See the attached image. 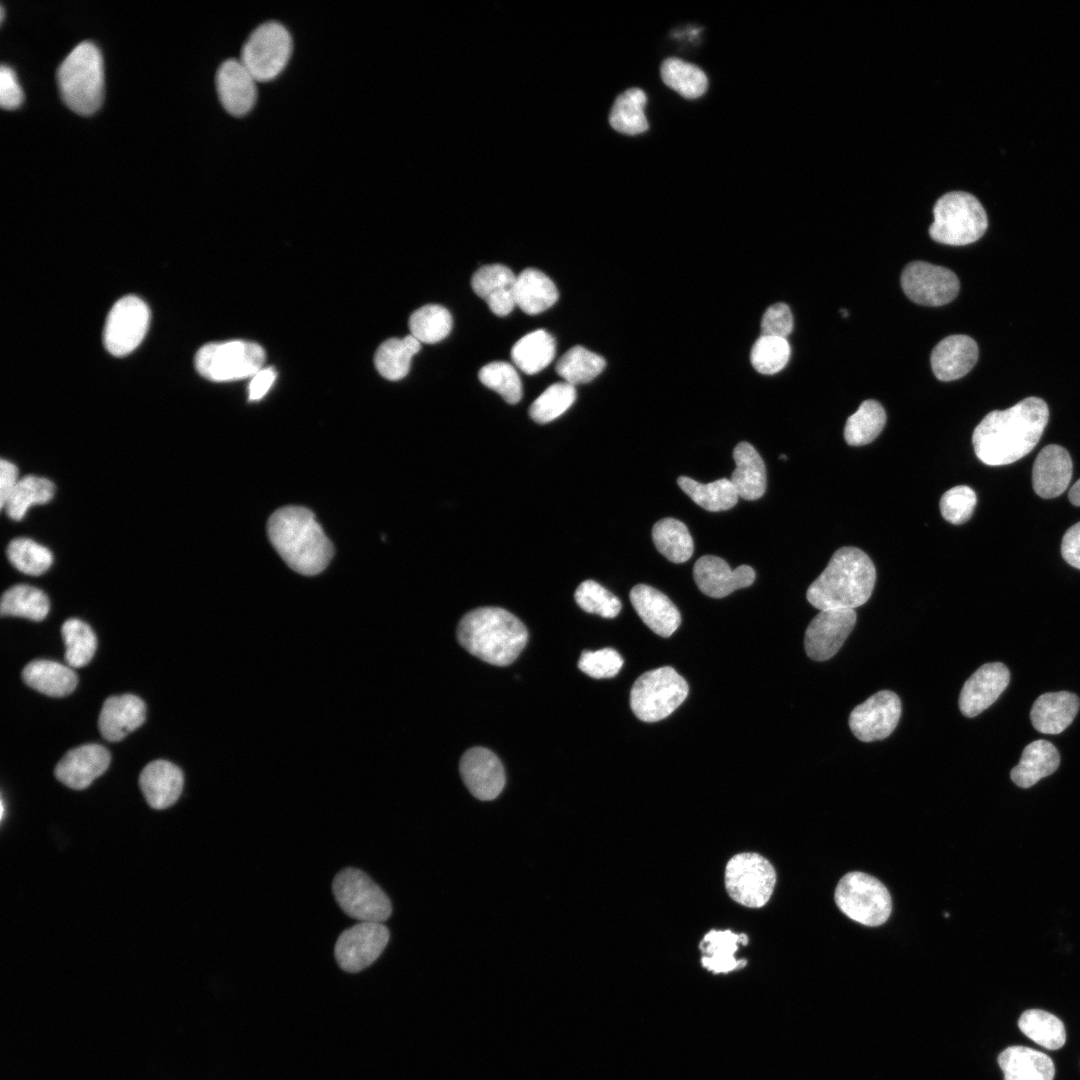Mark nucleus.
I'll return each instance as SVG.
<instances>
[{"instance_id":"3c124183","label":"nucleus","mask_w":1080,"mask_h":1080,"mask_svg":"<svg viewBox=\"0 0 1080 1080\" xmlns=\"http://www.w3.org/2000/svg\"><path fill=\"white\" fill-rule=\"evenodd\" d=\"M575 399L576 390L572 384L556 382L534 400L529 415L537 423H548L568 410Z\"/></svg>"},{"instance_id":"603ef678","label":"nucleus","mask_w":1080,"mask_h":1080,"mask_svg":"<svg viewBox=\"0 0 1080 1080\" xmlns=\"http://www.w3.org/2000/svg\"><path fill=\"white\" fill-rule=\"evenodd\" d=\"M790 353L786 338L761 335L752 346L750 360L756 371L772 375L786 366Z\"/></svg>"},{"instance_id":"9d476101","label":"nucleus","mask_w":1080,"mask_h":1080,"mask_svg":"<svg viewBox=\"0 0 1080 1080\" xmlns=\"http://www.w3.org/2000/svg\"><path fill=\"white\" fill-rule=\"evenodd\" d=\"M332 891L344 913L360 922L383 923L392 913L388 896L360 869L348 867L338 872Z\"/></svg>"},{"instance_id":"72a5a7b5","label":"nucleus","mask_w":1080,"mask_h":1080,"mask_svg":"<svg viewBox=\"0 0 1080 1080\" xmlns=\"http://www.w3.org/2000/svg\"><path fill=\"white\" fill-rule=\"evenodd\" d=\"M738 943L746 945L748 937L745 934H735L730 930L709 931L703 938L699 948L703 954L701 963L704 968L713 972L728 973L746 965V960L736 959L735 953Z\"/></svg>"},{"instance_id":"4d7b16f0","label":"nucleus","mask_w":1080,"mask_h":1080,"mask_svg":"<svg viewBox=\"0 0 1080 1080\" xmlns=\"http://www.w3.org/2000/svg\"><path fill=\"white\" fill-rule=\"evenodd\" d=\"M621 655L612 648L583 651L578 661L579 669L592 678H612L623 666Z\"/></svg>"},{"instance_id":"338daca9","label":"nucleus","mask_w":1080,"mask_h":1080,"mask_svg":"<svg viewBox=\"0 0 1080 1080\" xmlns=\"http://www.w3.org/2000/svg\"><path fill=\"white\" fill-rule=\"evenodd\" d=\"M3 19H4V7L2 6L1 7V22L3 21Z\"/></svg>"},{"instance_id":"13d9d810","label":"nucleus","mask_w":1080,"mask_h":1080,"mask_svg":"<svg viewBox=\"0 0 1080 1080\" xmlns=\"http://www.w3.org/2000/svg\"><path fill=\"white\" fill-rule=\"evenodd\" d=\"M762 335L786 338L793 330V315L785 303L769 306L761 321Z\"/></svg>"},{"instance_id":"f03ea898","label":"nucleus","mask_w":1080,"mask_h":1080,"mask_svg":"<svg viewBox=\"0 0 1080 1080\" xmlns=\"http://www.w3.org/2000/svg\"><path fill=\"white\" fill-rule=\"evenodd\" d=\"M267 531L278 554L300 574L322 572L333 556L332 543L306 508L289 506L277 510L268 521Z\"/></svg>"},{"instance_id":"58836bf2","label":"nucleus","mask_w":1080,"mask_h":1080,"mask_svg":"<svg viewBox=\"0 0 1080 1080\" xmlns=\"http://www.w3.org/2000/svg\"><path fill=\"white\" fill-rule=\"evenodd\" d=\"M652 539L657 550L673 563H683L693 554V539L680 520L663 518L657 521L652 528Z\"/></svg>"},{"instance_id":"37998d69","label":"nucleus","mask_w":1080,"mask_h":1080,"mask_svg":"<svg viewBox=\"0 0 1080 1080\" xmlns=\"http://www.w3.org/2000/svg\"><path fill=\"white\" fill-rule=\"evenodd\" d=\"M54 493L55 486L49 479L28 475L20 478L2 509L11 519L20 520L30 507L49 502Z\"/></svg>"},{"instance_id":"864d4df0","label":"nucleus","mask_w":1080,"mask_h":1080,"mask_svg":"<svg viewBox=\"0 0 1080 1080\" xmlns=\"http://www.w3.org/2000/svg\"><path fill=\"white\" fill-rule=\"evenodd\" d=\"M478 378L486 387L499 393L509 404H516L522 398L520 377L515 368L507 362L488 363L479 370Z\"/></svg>"},{"instance_id":"de8ad7c7","label":"nucleus","mask_w":1080,"mask_h":1080,"mask_svg":"<svg viewBox=\"0 0 1080 1080\" xmlns=\"http://www.w3.org/2000/svg\"><path fill=\"white\" fill-rule=\"evenodd\" d=\"M408 325L411 335L420 343L433 344L448 336L452 328V316L445 307L428 304L411 314Z\"/></svg>"},{"instance_id":"2f4dec72","label":"nucleus","mask_w":1080,"mask_h":1080,"mask_svg":"<svg viewBox=\"0 0 1080 1080\" xmlns=\"http://www.w3.org/2000/svg\"><path fill=\"white\" fill-rule=\"evenodd\" d=\"M559 294L554 282L543 272L527 268L516 276L514 300L523 312L536 315L549 309Z\"/></svg>"},{"instance_id":"e2e57ef3","label":"nucleus","mask_w":1080,"mask_h":1080,"mask_svg":"<svg viewBox=\"0 0 1080 1080\" xmlns=\"http://www.w3.org/2000/svg\"><path fill=\"white\" fill-rule=\"evenodd\" d=\"M276 378L272 367L262 368L251 379L248 392L249 400L257 401L266 395Z\"/></svg>"},{"instance_id":"cd10ccee","label":"nucleus","mask_w":1080,"mask_h":1080,"mask_svg":"<svg viewBox=\"0 0 1080 1080\" xmlns=\"http://www.w3.org/2000/svg\"><path fill=\"white\" fill-rule=\"evenodd\" d=\"M139 786L150 807L165 809L178 800L183 789V773L171 762L155 760L142 770Z\"/></svg>"},{"instance_id":"680f3d73","label":"nucleus","mask_w":1080,"mask_h":1080,"mask_svg":"<svg viewBox=\"0 0 1080 1080\" xmlns=\"http://www.w3.org/2000/svg\"><path fill=\"white\" fill-rule=\"evenodd\" d=\"M20 478L18 476V469L16 465L8 460L2 459L0 463V504L1 508L4 507L10 494L15 489Z\"/></svg>"},{"instance_id":"c03bdc74","label":"nucleus","mask_w":1080,"mask_h":1080,"mask_svg":"<svg viewBox=\"0 0 1080 1080\" xmlns=\"http://www.w3.org/2000/svg\"><path fill=\"white\" fill-rule=\"evenodd\" d=\"M1018 1026L1024 1035L1045 1049H1060L1066 1040L1062 1021L1040 1009H1030L1022 1013Z\"/></svg>"},{"instance_id":"412c9836","label":"nucleus","mask_w":1080,"mask_h":1080,"mask_svg":"<svg viewBox=\"0 0 1080 1080\" xmlns=\"http://www.w3.org/2000/svg\"><path fill=\"white\" fill-rule=\"evenodd\" d=\"M256 81L241 60L230 58L219 66L216 88L228 113L243 116L253 108L257 97Z\"/></svg>"},{"instance_id":"423d86ee","label":"nucleus","mask_w":1080,"mask_h":1080,"mask_svg":"<svg viewBox=\"0 0 1080 1080\" xmlns=\"http://www.w3.org/2000/svg\"><path fill=\"white\" fill-rule=\"evenodd\" d=\"M930 237L939 243L963 246L983 236L988 219L984 207L972 194L952 191L941 196L933 207Z\"/></svg>"},{"instance_id":"f3484780","label":"nucleus","mask_w":1080,"mask_h":1080,"mask_svg":"<svg viewBox=\"0 0 1080 1080\" xmlns=\"http://www.w3.org/2000/svg\"><path fill=\"white\" fill-rule=\"evenodd\" d=\"M854 609L821 610L808 625L804 647L809 658L825 661L842 647L856 624Z\"/></svg>"},{"instance_id":"393cba45","label":"nucleus","mask_w":1080,"mask_h":1080,"mask_svg":"<svg viewBox=\"0 0 1080 1080\" xmlns=\"http://www.w3.org/2000/svg\"><path fill=\"white\" fill-rule=\"evenodd\" d=\"M630 601L641 620L657 635L669 637L680 626V612L659 590L637 584L630 591Z\"/></svg>"},{"instance_id":"dca6fc26","label":"nucleus","mask_w":1080,"mask_h":1080,"mask_svg":"<svg viewBox=\"0 0 1080 1080\" xmlns=\"http://www.w3.org/2000/svg\"><path fill=\"white\" fill-rule=\"evenodd\" d=\"M901 716V701L892 691L882 690L856 706L849 716L852 733L863 742L887 738Z\"/></svg>"},{"instance_id":"1a4fd4ad","label":"nucleus","mask_w":1080,"mask_h":1080,"mask_svg":"<svg viewBox=\"0 0 1080 1080\" xmlns=\"http://www.w3.org/2000/svg\"><path fill=\"white\" fill-rule=\"evenodd\" d=\"M834 899L841 912L865 926L882 925L892 911L888 889L877 878L864 872L845 874L836 886Z\"/></svg>"},{"instance_id":"0eeeda50","label":"nucleus","mask_w":1080,"mask_h":1080,"mask_svg":"<svg viewBox=\"0 0 1080 1080\" xmlns=\"http://www.w3.org/2000/svg\"><path fill=\"white\" fill-rule=\"evenodd\" d=\"M686 680L670 666L643 673L630 692V707L644 722H656L668 717L688 695Z\"/></svg>"},{"instance_id":"4468645a","label":"nucleus","mask_w":1080,"mask_h":1080,"mask_svg":"<svg viewBox=\"0 0 1080 1080\" xmlns=\"http://www.w3.org/2000/svg\"><path fill=\"white\" fill-rule=\"evenodd\" d=\"M901 286L913 302L933 307L951 302L960 288L953 271L924 261L906 265L901 274Z\"/></svg>"},{"instance_id":"f704fd0d","label":"nucleus","mask_w":1080,"mask_h":1080,"mask_svg":"<svg viewBox=\"0 0 1080 1080\" xmlns=\"http://www.w3.org/2000/svg\"><path fill=\"white\" fill-rule=\"evenodd\" d=\"M23 681L31 688L52 697L69 695L77 686L75 672L50 660H34L22 671Z\"/></svg>"},{"instance_id":"a878e982","label":"nucleus","mask_w":1080,"mask_h":1080,"mask_svg":"<svg viewBox=\"0 0 1080 1080\" xmlns=\"http://www.w3.org/2000/svg\"><path fill=\"white\" fill-rule=\"evenodd\" d=\"M516 276L502 264L480 267L472 276L473 291L481 297L497 316H506L515 306L514 287Z\"/></svg>"},{"instance_id":"a18cd8bd","label":"nucleus","mask_w":1080,"mask_h":1080,"mask_svg":"<svg viewBox=\"0 0 1080 1080\" xmlns=\"http://www.w3.org/2000/svg\"><path fill=\"white\" fill-rule=\"evenodd\" d=\"M663 82L688 99L703 95L708 87L705 73L697 66L678 58H667L661 65Z\"/></svg>"},{"instance_id":"bf43d9fd","label":"nucleus","mask_w":1080,"mask_h":1080,"mask_svg":"<svg viewBox=\"0 0 1080 1080\" xmlns=\"http://www.w3.org/2000/svg\"><path fill=\"white\" fill-rule=\"evenodd\" d=\"M23 101V92L14 71L4 64L0 69V105L3 109L18 108Z\"/></svg>"},{"instance_id":"6e6d98bb","label":"nucleus","mask_w":1080,"mask_h":1080,"mask_svg":"<svg viewBox=\"0 0 1080 1080\" xmlns=\"http://www.w3.org/2000/svg\"><path fill=\"white\" fill-rule=\"evenodd\" d=\"M977 503L975 491L965 485L946 491L940 499V511L945 520L962 524L970 519Z\"/></svg>"},{"instance_id":"a19ab883","label":"nucleus","mask_w":1080,"mask_h":1080,"mask_svg":"<svg viewBox=\"0 0 1080 1080\" xmlns=\"http://www.w3.org/2000/svg\"><path fill=\"white\" fill-rule=\"evenodd\" d=\"M0 608L3 616L41 621L47 616L50 604L47 595L40 589L19 584L4 592Z\"/></svg>"},{"instance_id":"774afa93","label":"nucleus","mask_w":1080,"mask_h":1080,"mask_svg":"<svg viewBox=\"0 0 1080 1080\" xmlns=\"http://www.w3.org/2000/svg\"><path fill=\"white\" fill-rule=\"evenodd\" d=\"M780 459H784V460H786V459H787V457H786V455H780Z\"/></svg>"},{"instance_id":"a211bd4d","label":"nucleus","mask_w":1080,"mask_h":1080,"mask_svg":"<svg viewBox=\"0 0 1080 1080\" xmlns=\"http://www.w3.org/2000/svg\"><path fill=\"white\" fill-rule=\"evenodd\" d=\"M459 770L465 786L479 800H493L504 789L506 777L503 764L487 748L468 749L461 757Z\"/></svg>"},{"instance_id":"2eb2a0df","label":"nucleus","mask_w":1080,"mask_h":1080,"mask_svg":"<svg viewBox=\"0 0 1080 1080\" xmlns=\"http://www.w3.org/2000/svg\"><path fill=\"white\" fill-rule=\"evenodd\" d=\"M389 938L383 923L359 922L339 935L334 948L336 962L346 972H359L381 955Z\"/></svg>"},{"instance_id":"c756f323","label":"nucleus","mask_w":1080,"mask_h":1080,"mask_svg":"<svg viewBox=\"0 0 1080 1080\" xmlns=\"http://www.w3.org/2000/svg\"><path fill=\"white\" fill-rule=\"evenodd\" d=\"M736 468L731 475V482L738 496L745 500H756L766 490L767 476L765 463L757 450L748 442L738 443L733 450Z\"/></svg>"},{"instance_id":"f8f14e48","label":"nucleus","mask_w":1080,"mask_h":1080,"mask_svg":"<svg viewBox=\"0 0 1080 1080\" xmlns=\"http://www.w3.org/2000/svg\"><path fill=\"white\" fill-rule=\"evenodd\" d=\"M776 884L772 864L757 853L734 855L725 869V887L730 897L746 907L760 908L770 899Z\"/></svg>"},{"instance_id":"9b49d317","label":"nucleus","mask_w":1080,"mask_h":1080,"mask_svg":"<svg viewBox=\"0 0 1080 1080\" xmlns=\"http://www.w3.org/2000/svg\"><path fill=\"white\" fill-rule=\"evenodd\" d=\"M292 51V37L277 21L257 26L245 41L240 60L257 81L275 78L286 66Z\"/></svg>"},{"instance_id":"09e8293b","label":"nucleus","mask_w":1080,"mask_h":1080,"mask_svg":"<svg viewBox=\"0 0 1080 1080\" xmlns=\"http://www.w3.org/2000/svg\"><path fill=\"white\" fill-rule=\"evenodd\" d=\"M66 651L65 660L71 667H82L90 662L96 651V637L88 624L79 619L65 621L61 628Z\"/></svg>"},{"instance_id":"b1692460","label":"nucleus","mask_w":1080,"mask_h":1080,"mask_svg":"<svg viewBox=\"0 0 1080 1080\" xmlns=\"http://www.w3.org/2000/svg\"><path fill=\"white\" fill-rule=\"evenodd\" d=\"M978 353V345L970 336H947L932 350L930 363L933 373L941 381L959 379L976 364Z\"/></svg>"},{"instance_id":"ddd939ff","label":"nucleus","mask_w":1080,"mask_h":1080,"mask_svg":"<svg viewBox=\"0 0 1080 1080\" xmlns=\"http://www.w3.org/2000/svg\"><path fill=\"white\" fill-rule=\"evenodd\" d=\"M150 321L147 304L137 296L126 295L109 311L103 343L107 351L117 357L131 353L143 340Z\"/></svg>"},{"instance_id":"c9c22d12","label":"nucleus","mask_w":1080,"mask_h":1080,"mask_svg":"<svg viewBox=\"0 0 1080 1080\" xmlns=\"http://www.w3.org/2000/svg\"><path fill=\"white\" fill-rule=\"evenodd\" d=\"M555 339L543 329L519 339L511 349V358L524 373L533 375L547 367L554 358Z\"/></svg>"},{"instance_id":"5fc2aeb1","label":"nucleus","mask_w":1080,"mask_h":1080,"mask_svg":"<svg viewBox=\"0 0 1080 1080\" xmlns=\"http://www.w3.org/2000/svg\"><path fill=\"white\" fill-rule=\"evenodd\" d=\"M574 596L576 603L585 612L604 618L616 617L622 608L620 600L613 593L593 580L582 582Z\"/></svg>"},{"instance_id":"5701e85b","label":"nucleus","mask_w":1080,"mask_h":1080,"mask_svg":"<svg viewBox=\"0 0 1080 1080\" xmlns=\"http://www.w3.org/2000/svg\"><path fill=\"white\" fill-rule=\"evenodd\" d=\"M1072 460L1068 451L1056 444L1045 446L1037 455L1032 469V485L1041 498L1061 495L1072 477Z\"/></svg>"},{"instance_id":"c85d7f7f","label":"nucleus","mask_w":1080,"mask_h":1080,"mask_svg":"<svg viewBox=\"0 0 1080 1080\" xmlns=\"http://www.w3.org/2000/svg\"><path fill=\"white\" fill-rule=\"evenodd\" d=\"M1080 700L1067 691L1042 694L1034 702L1030 718L1034 728L1044 734H1059L1074 720Z\"/></svg>"},{"instance_id":"f257e3e1","label":"nucleus","mask_w":1080,"mask_h":1080,"mask_svg":"<svg viewBox=\"0 0 1080 1080\" xmlns=\"http://www.w3.org/2000/svg\"><path fill=\"white\" fill-rule=\"evenodd\" d=\"M1048 420V406L1038 397L1025 398L1006 410L991 411L974 429V452L989 466L1016 462L1037 445Z\"/></svg>"},{"instance_id":"7ed1b4c3","label":"nucleus","mask_w":1080,"mask_h":1080,"mask_svg":"<svg viewBox=\"0 0 1080 1080\" xmlns=\"http://www.w3.org/2000/svg\"><path fill=\"white\" fill-rule=\"evenodd\" d=\"M876 570L869 556L856 547H842L807 590V600L815 608L854 609L870 598Z\"/></svg>"},{"instance_id":"0e129e2a","label":"nucleus","mask_w":1080,"mask_h":1080,"mask_svg":"<svg viewBox=\"0 0 1080 1080\" xmlns=\"http://www.w3.org/2000/svg\"><path fill=\"white\" fill-rule=\"evenodd\" d=\"M1068 497L1074 506H1080V479L1070 488Z\"/></svg>"},{"instance_id":"6e6552de","label":"nucleus","mask_w":1080,"mask_h":1080,"mask_svg":"<svg viewBox=\"0 0 1080 1080\" xmlns=\"http://www.w3.org/2000/svg\"><path fill=\"white\" fill-rule=\"evenodd\" d=\"M265 351L257 343L230 340L208 343L195 355V368L204 378L226 382L253 377L262 369Z\"/></svg>"},{"instance_id":"473e14b6","label":"nucleus","mask_w":1080,"mask_h":1080,"mask_svg":"<svg viewBox=\"0 0 1080 1080\" xmlns=\"http://www.w3.org/2000/svg\"><path fill=\"white\" fill-rule=\"evenodd\" d=\"M1059 763L1060 756L1054 745L1046 740H1036L1024 748L1018 765L1011 770V779L1017 786L1029 788L1055 772Z\"/></svg>"},{"instance_id":"aec40b11","label":"nucleus","mask_w":1080,"mask_h":1080,"mask_svg":"<svg viewBox=\"0 0 1080 1080\" xmlns=\"http://www.w3.org/2000/svg\"><path fill=\"white\" fill-rule=\"evenodd\" d=\"M693 576L703 594L713 598H722L737 589L752 585L755 580V571L748 565L731 569L722 558L705 555L696 561Z\"/></svg>"},{"instance_id":"49530a36","label":"nucleus","mask_w":1080,"mask_h":1080,"mask_svg":"<svg viewBox=\"0 0 1080 1080\" xmlns=\"http://www.w3.org/2000/svg\"><path fill=\"white\" fill-rule=\"evenodd\" d=\"M605 366L606 362L602 356L578 345L569 349L558 360L556 372L565 382L574 386L592 381Z\"/></svg>"},{"instance_id":"7c9ffc66","label":"nucleus","mask_w":1080,"mask_h":1080,"mask_svg":"<svg viewBox=\"0 0 1080 1080\" xmlns=\"http://www.w3.org/2000/svg\"><path fill=\"white\" fill-rule=\"evenodd\" d=\"M1004 1080H1053L1055 1067L1046 1054L1024 1046H1011L998 1056Z\"/></svg>"},{"instance_id":"bb28decb","label":"nucleus","mask_w":1080,"mask_h":1080,"mask_svg":"<svg viewBox=\"0 0 1080 1080\" xmlns=\"http://www.w3.org/2000/svg\"><path fill=\"white\" fill-rule=\"evenodd\" d=\"M145 712V703L135 695L108 697L99 715L100 732L108 741H119L144 722Z\"/></svg>"},{"instance_id":"8fccbe9b","label":"nucleus","mask_w":1080,"mask_h":1080,"mask_svg":"<svg viewBox=\"0 0 1080 1080\" xmlns=\"http://www.w3.org/2000/svg\"><path fill=\"white\" fill-rule=\"evenodd\" d=\"M10 563L20 572L28 575H41L53 563L51 551L30 538H16L7 547Z\"/></svg>"},{"instance_id":"79ce46f5","label":"nucleus","mask_w":1080,"mask_h":1080,"mask_svg":"<svg viewBox=\"0 0 1080 1080\" xmlns=\"http://www.w3.org/2000/svg\"><path fill=\"white\" fill-rule=\"evenodd\" d=\"M886 413L876 400H865L846 421L844 438L848 445L861 446L872 442L883 430Z\"/></svg>"},{"instance_id":"20e7f679","label":"nucleus","mask_w":1080,"mask_h":1080,"mask_svg":"<svg viewBox=\"0 0 1080 1080\" xmlns=\"http://www.w3.org/2000/svg\"><path fill=\"white\" fill-rule=\"evenodd\" d=\"M459 643L472 655L496 666L516 660L527 644L528 631L512 613L481 607L465 614L457 627Z\"/></svg>"},{"instance_id":"39448f33","label":"nucleus","mask_w":1080,"mask_h":1080,"mask_svg":"<svg viewBox=\"0 0 1080 1080\" xmlns=\"http://www.w3.org/2000/svg\"><path fill=\"white\" fill-rule=\"evenodd\" d=\"M57 81L66 105L75 113L90 115L101 105L104 89L103 60L89 41L78 44L63 60Z\"/></svg>"},{"instance_id":"69168bd1","label":"nucleus","mask_w":1080,"mask_h":1080,"mask_svg":"<svg viewBox=\"0 0 1080 1080\" xmlns=\"http://www.w3.org/2000/svg\"><path fill=\"white\" fill-rule=\"evenodd\" d=\"M3 814H4V805H3V801L1 800V819L3 818Z\"/></svg>"},{"instance_id":"4c0bfd02","label":"nucleus","mask_w":1080,"mask_h":1080,"mask_svg":"<svg viewBox=\"0 0 1080 1080\" xmlns=\"http://www.w3.org/2000/svg\"><path fill=\"white\" fill-rule=\"evenodd\" d=\"M677 483L697 505L707 511L728 510L738 501V493L731 480L727 478L703 484L690 477L680 476Z\"/></svg>"},{"instance_id":"ea45409f","label":"nucleus","mask_w":1080,"mask_h":1080,"mask_svg":"<svg viewBox=\"0 0 1080 1080\" xmlns=\"http://www.w3.org/2000/svg\"><path fill=\"white\" fill-rule=\"evenodd\" d=\"M647 98L640 88H630L615 100L609 115L613 129L628 135L640 134L648 129L644 114Z\"/></svg>"},{"instance_id":"4be33fe9","label":"nucleus","mask_w":1080,"mask_h":1080,"mask_svg":"<svg viewBox=\"0 0 1080 1080\" xmlns=\"http://www.w3.org/2000/svg\"><path fill=\"white\" fill-rule=\"evenodd\" d=\"M110 764L109 751L98 744H86L68 751L55 767V777L64 785L80 790L103 774Z\"/></svg>"},{"instance_id":"6ab92c4d","label":"nucleus","mask_w":1080,"mask_h":1080,"mask_svg":"<svg viewBox=\"0 0 1080 1080\" xmlns=\"http://www.w3.org/2000/svg\"><path fill=\"white\" fill-rule=\"evenodd\" d=\"M1010 673L1000 662L986 663L964 683L959 709L966 717H975L992 705L1008 686Z\"/></svg>"},{"instance_id":"052dcab7","label":"nucleus","mask_w":1080,"mask_h":1080,"mask_svg":"<svg viewBox=\"0 0 1080 1080\" xmlns=\"http://www.w3.org/2000/svg\"><path fill=\"white\" fill-rule=\"evenodd\" d=\"M1061 554L1069 565L1080 569V522L1071 526L1064 534Z\"/></svg>"},{"instance_id":"e433bc0d","label":"nucleus","mask_w":1080,"mask_h":1080,"mask_svg":"<svg viewBox=\"0 0 1080 1080\" xmlns=\"http://www.w3.org/2000/svg\"><path fill=\"white\" fill-rule=\"evenodd\" d=\"M420 347V342L412 335H407L402 339H388L375 353V367L384 378L392 381L400 380L408 374L411 359Z\"/></svg>"}]
</instances>
